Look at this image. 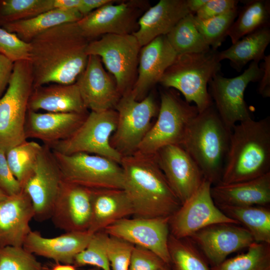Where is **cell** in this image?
I'll list each match as a JSON object with an SVG mask.
<instances>
[{
    "instance_id": "51",
    "label": "cell",
    "mask_w": 270,
    "mask_h": 270,
    "mask_svg": "<svg viewBox=\"0 0 270 270\" xmlns=\"http://www.w3.org/2000/svg\"><path fill=\"white\" fill-rule=\"evenodd\" d=\"M52 270H76V266L72 264H60L56 262L52 268Z\"/></svg>"
},
{
    "instance_id": "49",
    "label": "cell",
    "mask_w": 270,
    "mask_h": 270,
    "mask_svg": "<svg viewBox=\"0 0 270 270\" xmlns=\"http://www.w3.org/2000/svg\"><path fill=\"white\" fill-rule=\"evenodd\" d=\"M80 3V0H53L54 9L62 10H78Z\"/></svg>"
},
{
    "instance_id": "17",
    "label": "cell",
    "mask_w": 270,
    "mask_h": 270,
    "mask_svg": "<svg viewBox=\"0 0 270 270\" xmlns=\"http://www.w3.org/2000/svg\"><path fill=\"white\" fill-rule=\"evenodd\" d=\"M232 223H220L206 226L188 238L196 245L206 260L216 266L231 254L248 248L255 242L244 226Z\"/></svg>"
},
{
    "instance_id": "15",
    "label": "cell",
    "mask_w": 270,
    "mask_h": 270,
    "mask_svg": "<svg viewBox=\"0 0 270 270\" xmlns=\"http://www.w3.org/2000/svg\"><path fill=\"white\" fill-rule=\"evenodd\" d=\"M63 182L51 149L42 144L34 170L22 186L30 199L36 220L43 221L51 217Z\"/></svg>"
},
{
    "instance_id": "37",
    "label": "cell",
    "mask_w": 270,
    "mask_h": 270,
    "mask_svg": "<svg viewBox=\"0 0 270 270\" xmlns=\"http://www.w3.org/2000/svg\"><path fill=\"white\" fill-rule=\"evenodd\" d=\"M53 9V0H0V26Z\"/></svg>"
},
{
    "instance_id": "16",
    "label": "cell",
    "mask_w": 270,
    "mask_h": 270,
    "mask_svg": "<svg viewBox=\"0 0 270 270\" xmlns=\"http://www.w3.org/2000/svg\"><path fill=\"white\" fill-rule=\"evenodd\" d=\"M170 217L122 218L104 230L109 236L148 249L170 265L168 239Z\"/></svg>"
},
{
    "instance_id": "34",
    "label": "cell",
    "mask_w": 270,
    "mask_h": 270,
    "mask_svg": "<svg viewBox=\"0 0 270 270\" xmlns=\"http://www.w3.org/2000/svg\"><path fill=\"white\" fill-rule=\"evenodd\" d=\"M172 270H212L206 258L189 238H178L170 234L168 239Z\"/></svg>"
},
{
    "instance_id": "23",
    "label": "cell",
    "mask_w": 270,
    "mask_h": 270,
    "mask_svg": "<svg viewBox=\"0 0 270 270\" xmlns=\"http://www.w3.org/2000/svg\"><path fill=\"white\" fill-rule=\"evenodd\" d=\"M88 114L42 113L28 110L24 126L26 138L38 140L50 146L71 136Z\"/></svg>"
},
{
    "instance_id": "56",
    "label": "cell",
    "mask_w": 270,
    "mask_h": 270,
    "mask_svg": "<svg viewBox=\"0 0 270 270\" xmlns=\"http://www.w3.org/2000/svg\"><path fill=\"white\" fill-rule=\"evenodd\" d=\"M44 270H46V268Z\"/></svg>"
},
{
    "instance_id": "32",
    "label": "cell",
    "mask_w": 270,
    "mask_h": 270,
    "mask_svg": "<svg viewBox=\"0 0 270 270\" xmlns=\"http://www.w3.org/2000/svg\"><path fill=\"white\" fill-rule=\"evenodd\" d=\"M242 8L228 30V36L234 44L244 36L262 28L269 26L270 1L250 0L244 1Z\"/></svg>"
},
{
    "instance_id": "55",
    "label": "cell",
    "mask_w": 270,
    "mask_h": 270,
    "mask_svg": "<svg viewBox=\"0 0 270 270\" xmlns=\"http://www.w3.org/2000/svg\"><path fill=\"white\" fill-rule=\"evenodd\" d=\"M266 270H270V268L267 269Z\"/></svg>"
},
{
    "instance_id": "53",
    "label": "cell",
    "mask_w": 270,
    "mask_h": 270,
    "mask_svg": "<svg viewBox=\"0 0 270 270\" xmlns=\"http://www.w3.org/2000/svg\"><path fill=\"white\" fill-rule=\"evenodd\" d=\"M159 270H172V269L169 265L166 264Z\"/></svg>"
},
{
    "instance_id": "28",
    "label": "cell",
    "mask_w": 270,
    "mask_h": 270,
    "mask_svg": "<svg viewBox=\"0 0 270 270\" xmlns=\"http://www.w3.org/2000/svg\"><path fill=\"white\" fill-rule=\"evenodd\" d=\"M133 214L132 203L123 189L92 190V217L88 231L94 234L104 230Z\"/></svg>"
},
{
    "instance_id": "13",
    "label": "cell",
    "mask_w": 270,
    "mask_h": 270,
    "mask_svg": "<svg viewBox=\"0 0 270 270\" xmlns=\"http://www.w3.org/2000/svg\"><path fill=\"white\" fill-rule=\"evenodd\" d=\"M149 8L147 0H115L92 12L76 22L90 41L106 34H132L138 29L139 18Z\"/></svg>"
},
{
    "instance_id": "30",
    "label": "cell",
    "mask_w": 270,
    "mask_h": 270,
    "mask_svg": "<svg viewBox=\"0 0 270 270\" xmlns=\"http://www.w3.org/2000/svg\"><path fill=\"white\" fill-rule=\"evenodd\" d=\"M82 18L76 10L53 9L33 18L10 22L1 26L30 43L41 33L58 25L77 22Z\"/></svg>"
},
{
    "instance_id": "25",
    "label": "cell",
    "mask_w": 270,
    "mask_h": 270,
    "mask_svg": "<svg viewBox=\"0 0 270 270\" xmlns=\"http://www.w3.org/2000/svg\"><path fill=\"white\" fill-rule=\"evenodd\" d=\"M190 13L186 0H160L140 16L138 29L132 34L142 48L156 38L166 35Z\"/></svg>"
},
{
    "instance_id": "31",
    "label": "cell",
    "mask_w": 270,
    "mask_h": 270,
    "mask_svg": "<svg viewBox=\"0 0 270 270\" xmlns=\"http://www.w3.org/2000/svg\"><path fill=\"white\" fill-rule=\"evenodd\" d=\"M217 206L230 218L242 224L255 242L270 244V210L267 206Z\"/></svg>"
},
{
    "instance_id": "40",
    "label": "cell",
    "mask_w": 270,
    "mask_h": 270,
    "mask_svg": "<svg viewBox=\"0 0 270 270\" xmlns=\"http://www.w3.org/2000/svg\"><path fill=\"white\" fill-rule=\"evenodd\" d=\"M34 254L23 246L0 248V270H44Z\"/></svg>"
},
{
    "instance_id": "50",
    "label": "cell",
    "mask_w": 270,
    "mask_h": 270,
    "mask_svg": "<svg viewBox=\"0 0 270 270\" xmlns=\"http://www.w3.org/2000/svg\"><path fill=\"white\" fill-rule=\"evenodd\" d=\"M190 14L194 15L196 13L208 0H186Z\"/></svg>"
},
{
    "instance_id": "24",
    "label": "cell",
    "mask_w": 270,
    "mask_h": 270,
    "mask_svg": "<svg viewBox=\"0 0 270 270\" xmlns=\"http://www.w3.org/2000/svg\"><path fill=\"white\" fill-rule=\"evenodd\" d=\"M92 234L88 231L66 232L48 238L32 230L23 247L33 254L52 259L56 262L72 264L76 256L86 248Z\"/></svg>"
},
{
    "instance_id": "8",
    "label": "cell",
    "mask_w": 270,
    "mask_h": 270,
    "mask_svg": "<svg viewBox=\"0 0 270 270\" xmlns=\"http://www.w3.org/2000/svg\"><path fill=\"white\" fill-rule=\"evenodd\" d=\"M51 150L64 181L91 190L123 189V171L118 163L96 154H64Z\"/></svg>"
},
{
    "instance_id": "18",
    "label": "cell",
    "mask_w": 270,
    "mask_h": 270,
    "mask_svg": "<svg viewBox=\"0 0 270 270\" xmlns=\"http://www.w3.org/2000/svg\"><path fill=\"white\" fill-rule=\"evenodd\" d=\"M154 155L170 188L182 204L205 179L200 169L180 145L165 146Z\"/></svg>"
},
{
    "instance_id": "44",
    "label": "cell",
    "mask_w": 270,
    "mask_h": 270,
    "mask_svg": "<svg viewBox=\"0 0 270 270\" xmlns=\"http://www.w3.org/2000/svg\"><path fill=\"white\" fill-rule=\"evenodd\" d=\"M0 188L8 196L17 194L22 188L13 175L8 164L6 152L0 148Z\"/></svg>"
},
{
    "instance_id": "52",
    "label": "cell",
    "mask_w": 270,
    "mask_h": 270,
    "mask_svg": "<svg viewBox=\"0 0 270 270\" xmlns=\"http://www.w3.org/2000/svg\"><path fill=\"white\" fill-rule=\"evenodd\" d=\"M8 196L0 188V201L4 200Z\"/></svg>"
},
{
    "instance_id": "14",
    "label": "cell",
    "mask_w": 270,
    "mask_h": 270,
    "mask_svg": "<svg viewBox=\"0 0 270 270\" xmlns=\"http://www.w3.org/2000/svg\"><path fill=\"white\" fill-rule=\"evenodd\" d=\"M212 183L204 179L197 190L170 218V234L188 238L206 226L220 223H238L226 215L216 204L211 194Z\"/></svg>"
},
{
    "instance_id": "10",
    "label": "cell",
    "mask_w": 270,
    "mask_h": 270,
    "mask_svg": "<svg viewBox=\"0 0 270 270\" xmlns=\"http://www.w3.org/2000/svg\"><path fill=\"white\" fill-rule=\"evenodd\" d=\"M140 48L132 34H106L90 41L86 52L100 58L122 96L131 90L136 80Z\"/></svg>"
},
{
    "instance_id": "2",
    "label": "cell",
    "mask_w": 270,
    "mask_h": 270,
    "mask_svg": "<svg viewBox=\"0 0 270 270\" xmlns=\"http://www.w3.org/2000/svg\"><path fill=\"white\" fill-rule=\"evenodd\" d=\"M124 188L134 218L170 217L181 203L170 188L154 154L136 151L122 156Z\"/></svg>"
},
{
    "instance_id": "4",
    "label": "cell",
    "mask_w": 270,
    "mask_h": 270,
    "mask_svg": "<svg viewBox=\"0 0 270 270\" xmlns=\"http://www.w3.org/2000/svg\"><path fill=\"white\" fill-rule=\"evenodd\" d=\"M231 132L212 102L192 121L180 144L198 164L204 178L212 185L220 182Z\"/></svg>"
},
{
    "instance_id": "33",
    "label": "cell",
    "mask_w": 270,
    "mask_h": 270,
    "mask_svg": "<svg viewBox=\"0 0 270 270\" xmlns=\"http://www.w3.org/2000/svg\"><path fill=\"white\" fill-rule=\"evenodd\" d=\"M194 16L190 13L186 15L166 35L177 55L207 52L212 49L196 28Z\"/></svg>"
},
{
    "instance_id": "9",
    "label": "cell",
    "mask_w": 270,
    "mask_h": 270,
    "mask_svg": "<svg viewBox=\"0 0 270 270\" xmlns=\"http://www.w3.org/2000/svg\"><path fill=\"white\" fill-rule=\"evenodd\" d=\"M114 110L118 122L110 144L122 156L130 155L137 151L151 128L159 106L152 94L137 100L130 90L120 97Z\"/></svg>"
},
{
    "instance_id": "48",
    "label": "cell",
    "mask_w": 270,
    "mask_h": 270,
    "mask_svg": "<svg viewBox=\"0 0 270 270\" xmlns=\"http://www.w3.org/2000/svg\"><path fill=\"white\" fill-rule=\"evenodd\" d=\"M114 0H80L78 12L84 16L103 6L112 2Z\"/></svg>"
},
{
    "instance_id": "22",
    "label": "cell",
    "mask_w": 270,
    "mask_h": 270,
    "mask_svg": "<svg viewBox=\"0 0 270 270\" xmlns=\"http://www.w3.org/2000/svg\"><path fill=\"white\" fill-rule=\"evenodd\" d=\"M34 216L30 199L22 189L0 201V248L23 246Z\"/></svg>"
},
{
    "instance_id": "3",
    "label": "cell",
    "mask_w": 270,
    "mask_h": 270,
    "mask_svg": "<svg viewBox=\"0 0 270 270\" xmlns=\"http://www.w3.org/2000/svg\"><path fill=\"white\" fill-rule=\"evenodd\" d=\"M270 172V117L252 118L232 129L230 147L220 182L254 179Z\"/></svg>"
},
{
    "instance_id": "39",
    "label": "cell",
    "mask_w": 270,
    "mask_h": 270,
    "mask_svg": "<svg viewBox=\"0 0 270 270\" xmlns=\"http://www.w3.org/2000/svg\"><path fill=\"white\" fill-rule=\"evenodd\" d=\"M108 237L104 230L94 234L86 248L75 257L74 265H90L101 270H112L106 252Z\"/></svg>"
},
{
    "instance_id": "41",
    "label": "cell",
    "mask_w": 270,
    "mask_h": 270,
    "mask_svg": "<svg viewBox=\"0 0 270 270\" xmlns=\"http://www.w3.org/2000/svg\"><path fill=\"white\" fill-rule=\"evenodd\" d=\"M30 44L0 26V54L13 62L29 60Z\"/></svg>"
},
{
    "instance_id": "38",
    "label": "cell",
    "mask_w": 270,
    "mask_h": 270,
    "mask_svg": "<svg viewBox=\"0 0 270 270\" xmlns=\"http://www.w3.org/2000/svg\"><path fill=\"white\" fill-rule=\"evenodd\" d=\"M238 8L221 15L208 18L200 19L194 16L196 28L210 48L217 50L227 36L230 27L238 14Z\"/></svg>"
},
{
    "instance_id": "27",
    "label": "cell",
    "mask_w": 270,
    "mask_h": 270,
    "mask_svg": "<svg viewBox=\"0 0 270 270\" xmlns=\"http://www.w3.org/2000/svg\"><path fill=\"white\" fill-rule=\"evenodd\" d=\"M28 110L50 112L88 114L78 88L72 84H52L34 88L30 96Z\"/></svg>"
},
{
    "instance_id": "5",
    "label": "cell",
    "mask_w": 270,
    "mask_h": 270,
    "mask_svg": "<svg viewBox=\"0 0 270 270\" xmlns=\"http://www.w3.org/2000/svg\"><path fill=\"white\" fill-rule=\"evenodd\" d=\"M218 54L216 50L211 49L207 52L177 55L158 84L180 92L186 102L195 104L198 112H203L212 104L208 86L221 70Z\"/></svg>"
},
{
    "instance_id": "42",
    "label": "cell",
    "mask_w": 270,
    "mask_h": 270,
    "mask_svg": "<svg viewBox=\"0 0 270 270\" xmlns=\"http://www.w3.org/2000/svg\"><path fill=\"white\" fill-rule=\"evenodd\" d=\"M134 245L109 236L106 252L112 270H128Z\"/></svg>"
},
{
    "instance_id": "43",
    "label": "cell",
    "mask_w": 270,
    "mask_h": 270,
    "mask_svg": "<svg viewBox=\"0 0 270 270\" xmlns=\"http://www.w3.org/2000/svg\"><path fill=\"white\" fill-rule=\"evenodd\" d=\"M166 264L152 251L134 246L128 270H159Z\"/></svg>"
},
{
    "instance_id": "1",
    "label": "cell",
    "mask_w": 270,
    "mask_h": 270,
    "mask_svg": "<svg viewBox=\"0 0 270 270\" xmlns=\"http://www.w3.org/2000/svg\"><path fill=\"white\" fill-rule=\"evenodd\" d=\"M89 42L76 22L57 26L33 38L29 60L33 88L50 83H75L86 66Z\"/></svg>"
},
{
    "instance_id": "36",
    "label": "cell",
    "mask_w": 270,
    "mask_h": 270,
    "mask_svg": "<svg viewBox=\"0 0 270 270\" xmlns=\"http://www.w3.org/2000/svg\"><path fill=\"white\" fill-rule=\"evenodd\" d=\"M270 268V244L254 242L247 251L225 260L212 270H266Z\"/></svg>"
},
{
    "instance_id": "46",
    "label": "cell",
    "mask_w": 270,
    "mask_h": 270,
    "mask_svg": "<svg viewBox=\"0 0 270 270\" xmlns=\"http://www.w3.org/2000/svg\"><path fill=\"white\" fill-rule=\"evenodd\" d=\"M14 64V62L0 54V98L8 86Z\"/></svg>"
},
{
    "instance_id": "54",
    "label": "cell",
    "mask_w": 270,
    "mask_h": 270,
    "mask_svg": "<svg viewBox=\"0 0 270 270\" xmlns=\"http://www.w3.org/2000/svg\"><path fill=\"white\" fill-rule=\"evenodd\" d=\"M88 270H101L100 269L98 268H94L89 269Z\"/></svg>"
},
{
    "instance_id": "21",
    "label": "cell",
    "mask_w": 270,
    "mask_h": 270,
    "mask_svg": "<svg viewBox=\"0 0 270 270\" xmlns=\"http://www.w3.org/2000/svg\"><path fill=\"white\" fill-rule=\"evenodd\" d=\"M176 56L166 35L159 36L141 48L137 77L130 90L136 100H141L147 96Z\"/></svg>"
},
{
    "instance_id": "29",
    "label": "cell",
    "mask_w": 270,
    "mask_h": 270,
    "mask_svg": "<svg viewBox=\"0 0 270 270\" xmlns=\"http://www.w3.org/2000/svg\"><path fill=\"white\" fill-rule=\"evenodd\" d=\"M270 42L269 26L262 28L244 36L227 49L218 52V58L220 62L229 60L231 66L240 72L249 62L262 60Z\"/></svg>"
},
{
    "instance_id": "11",
    "label": "cell",
    "mask_w": 270,
    "mask_h": 270,
    "mask_svg": "<svg viewBox=\"0 0 270 270\" xmlns=\"http://www.w3.org/2000/svg\"><path fill=\"white\" fill-rule=\"evenodd\" d=\"M117 122L118 113L114 109L90 112L71 136L48 146L64 154L87 153L104 156L120 164L122 156L110 142Z\"/></svg>"
},
{
    "instance_id": "12",
    "label": "cell",
    "mask_w": 270,
    "mask_h": 270,
    "mask_svg": "<svg viewBox=\"0 0 270 270\" xmlns=\"http://www.w3.org/2000/svg\"><path fill=\"white\" fill-rule=\"evenodd\" d=\"M259 62H250L240 75L226 78L216 74L208 84V92L222 120L232 130L236 124L252 118L244 100L245 90L251 82L259 81L262 70Z\"/></svg>"
},
{
    "instance_id": "20",
    "label": "cell",
    "mask_w": 270,
    "mask_h": 270,
    "mask_svg": "<svg viewBox=\"0 0 270 270\" xmlns=\"http://www.w3.org/2000/svg\"><path fill=\"white\" fill-rule=\"evenodd\" d=\"M92 217V190L64 180L51 217L66 232L88 231Z\"/></svg>"
},
{
    "instance_id": "19",
    "label": "cell",
    "mask_w": 270,
    "mask_h": 270,
    "mask_svg": "<svg viewBox=\"0 0 270 270\" xmlns=\"http://www.w3.org/2000/svg\"><path fill=\"white\" fill-rule=\"evenodd\" d=\"M76 84L86 108L90 112L114 109L121 96L114 76L97 56H88L86 66Z\"/></svg>"
},
{
    "instance_id": "35",
    "label": "cell",
    "mask_w": 270,
    "mask_h": 270,
    "mask_svg": "<svg viewBox=\"0 0 270 270\" xmlns=\"http://www.w3.org/2000/svg\"><path fill=\"white\" fill-rule=\"evenodd\" d=\"M42 146L27 140L6 152L9 167L22 188L33 172Z\"/></svg>"
},
{
    "instance_id": "47",
    "label": "cell",
    "mask_w": 270,
    "mask_h": 270,
    "mask_svg": "<svg viewBox=\"0 0 270 270\" xmlns=\"http://www.w3.org/2000/svg\"><path fill=\"white\" fill-rule=\"evenodd\" d=\"M260 67L262 70V74L260 80L258 92L263 98L270 96V55L266 56L262 60Z\"/></svg>"
},
{
    "instance_id": "26",
    "label": "cell",
    "mask_w": 270,
    "mask_h": 270,
    "mask_svg": "<svg viewBox=\"0 0 270 270\" xmlns=\"http://www.w3.org/2000/svg\"><path fill=\"white\" fill-rule=\"evenodd\" d=\"M216 206H268L270 203V172L242 182L212 185Z\"/></svg>"
},
{
    "instance_id": "45",
    "label": "cell",
    "mask_w": 270,
    "mask_h": 270,
    "mask_svg": "<svg viewBox=\"0 0 270 270\" xmlns=\"http://www.w3.org/2000/svg\"><path fill=\"white\" fill-rule=\"evenodd\" d=\"M238 2L236 0H208L194 16L203 20L210 18L238 8Z\"/></svg>"
},
{
    "instance_id": "6",
    "label": "cell",
    "mask_w": 270,
    "mask_h": 270,
    "mask_svg": "<svg viewBox=\"0 0 270 270\" xmlns=\"http://www.w3.org/2000/svg\"><path fill=\"white\" fill-rule=\"evenodd\" d=\"M32 90L30 61L14 62L8 86L0 98V148L6 152L27 140L24 126Z\"/></svg>"
},
{
    "instance_id": "7",
    "label": "cell",
    "mask_w": 270,
    "mask_h": 270,
    "mask_svg": "<svg viewBox=\"0 0 270 270\" xmlns=\"http://www.w3.org/2000/svg\"><path fill=\"white\" fill-rule=\"evenodd\" d=\"M162 90L158 118L140 144L137 151L154 154L168 145H180L192 121L198 114L195 105L186 102L172 89Z\"/></svg>"
}]
</instances>
